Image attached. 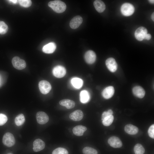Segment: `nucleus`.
Returning <instances> with one entry per match:
<instances>
[{
	"mask_svg": "<svg viewBox=\"0 0 154 154\" xmlns=\"http://www.w3.org/2000/svg\"><path fill=\"white\" fill-rule=\"evenodd\" d=\"M38 87L41 92L44 94L49 93L51 89L50 83L45 80H41L39 82Z\"/></svg>",
	"mask_w": 154,
	"mask_h": 154,
	"instance_id": "39448f33",
	"label": "nucleus"
},
{
	"mask_svg": "<svg viewBox=\"0 0 154 154\" xmlns=\"http://www.w3.org/2000/svg\"><path fill=\"white\" fill-rule=\"evenodd\" d=\"M8 1L10 2H11L14 4H16L18 2V0H8Z\"/></svg>",
	"mask_w": 154,
	"mask_h": 154,
	"instance_id": "f704fd0d",
	"label": "nucleus"
},
{
	"mask_svg": "<svg viewBox=\"0 0 154 154\" xmlns=\"http://www.w3.org/2000/svg\"><path fill=\"white\" fill-rule=\"evenodd\" d=\"M121 11L123 15L128 16L133 14L135 11V8L131 4L129 3H125L121 6Z\"/></svg>",
	"mask_w": 154,
	"mask_h": 154,
	"instance_id": "f03ea898",
	"label": "nucleus"
},
{
	"mask_svg": "<svg viewBox=\"0 0 154 154\" xmlns=\"http://www.w3.org/2000/svg\"><path fill=\"white\" fill-rule=\"evenodd\" d=\"M114 89L113 87L110 86L106 88L102 92L103 97L105 99H108L111 98L114 93Z\"/></svg>",
	"mask_w": 154,
	"mask_h": 154,
	"instance_id": "2eb2a0df",
	"label": "nucleus"
},
{
	"mask_svg": "<svg viewBox=\"0 0 154 154\" xmlns=\"http://www.w3.org/2000/svg\"><path fill=\"white\" fill-rule=\"evenodd\" d=\"M106 64L108 69L111 72L116 71L117 69V65L115 59L113 58H109L106 60Z\"/></svg>",
	"mask_w": 154,
	"mask_h": 154,
	"instance_id": "9d476101",
	"label": "nucleus"
},
{
	"mask_svg": "<svg viewBox=\"0 0 154 154\" xmlns=\"http://www.w3.org/2000/svg\"><path fill=\"white\" fill-rule=\"evenodd\" d=\"M48 5L54 11L58 13L64 11L66 7L65 3L60 0L50 1L48 3Z\"/></svg>",
	"mask_w": 154,
	"mask_h": 154,
	"instance_id": "f257e3e1",
	"label": "nucleus"
},
{
	"mask_svg": "<svg viewBox=\"0 0 154 154\" xmlns=\"http://www.w3.org/2000/svg\"><path fill=\"white\" fill-rule=\"evenodd\" d=\"M87 129V127L85 126L78 125L73 128L72 131L75 135L77 136H81Z\"/></svg>",
	"mask_w": 154,
	"mask_h": 154,
	"instance_id": "6ab92c4d",
	"label": "nucleus"
},
{
	"mask_svg": "<svg viewBox=\"0 0 154 154\" xmlns=\"http://www.w3.org/2000/svg\"><path fill=\"white\" fill-rule=\"evenodd\" d=\"M66 70L63 66L58 65L55 67L52 70L53 75L57 78L63 77L66 74Z\"/></svg>",
	"mask_w": 154,
	"mask_h": 154,
	"instance_id": "0eeeda50",
	"label": "nucleus"
},
{
	"mask_svg": "<svg viewBox=\"0 0 154 154\" xmlns=\"http://www.w3.org/2000/svg\"></svg>",
	"mask_w": 154,
	"mask_h": 154,
	"instance_id": "4c0bfd02",
	"label": "nucleus"
},
{
	"mask_svg": "<svg viewBox=\"0 0 154 154\" xmlns=\"http://www.w3.org/2000/svg\"><path fill=\"white\" fill-rule=\"evenodd\" d=\"M84 58L86 62L88 64H91L95 61L96 55L95 52L92 50H89L85 53Z\"/></svg>",
	"mask_w": 154,
	"mask_h": 154,
	"instance_id": "9b49d317",
	"label": "nucleus"
},
{
	"mask_svg": "<svg viewBox=\"0 0 154 154\" xmlns=\"http://www.w3.org/2000/svg\"><path fill=\"white\" fill-rule=\"evenodd\" d=\"M84 116L82 112L80 110H77L71 113L69 115V118L71 120L78 121L82 120Z\"/></svg>",
	"mask_w": 154,
	"mask_h": 154,
	"instance_id": "4468645a",
	"label": "nucleus"
},
{
	"mask_svg": "<svg viewBox=\"0 0 154 154\" xmlns=\"http://www.w3.org/2000/svg\"><path fill=\"white\" fill-rule=\"evenodd\" d=\"M25 121V117L23 114H21L18 115L15 118V122L17 126L22 125Z\"/></svg>",
	"mask_w": 154,
	"mask_h": 154,
	"instance_id": "b1692460",
	"label": "nucleus"
},
{
	"mask_svg": "<svg viewBox=\"0 0 154 154\" xmlns=\"http://www.w3.org/2000/svg\"><path fill=\"white\" fill-rule=\"evenodd\" d=\"M151 38V35L147 33V34L146 35L144 39L149 40H150Z\"/></svg>",
	"mask_w": 154,
	"mask_h": 154,
	"instance_id": "72a5a7b5",
	"label": "nucleus"
},
{
	"mask_svg": "<svg viewBox=\"0 0 154 154\" xmlns=\"http://www.w3.org/2000/svg\"><path fill=\"white\" fill-rule=\"evenodd\" d=\"M36 118L38 123L40 124L46 123L48 121L49 119L47 114L42 111L37 112L36 115Z\"/></svg>",
	"mask_w": 154,
	"mask_h": 154,
	"instance_id": "6e6552de",
	"label": "nucleus"
},
{
	"mask_svg": "<svg viewBox=\"0 0 154 154\" xmlns=\"http://www.w3.org/2000/svg\"><path fill=\"white\" fill-rule=\"evenodd\" d=\"M15 137L11 133L7 132L3 135V142L5 145L8 147H11L15 144Z\"/></svg>",
	"mask_w": 154,
	"mask_h": 154,
	"instance_id": "7ed1b4c3",
	"label": "nucleus"
},
{
	"mask_svg": "<svg viewBox=\"0 0 154 154\" xmlns=\"http://www.w3.org/2000/svg\"><path fill=\"white\" fill-rule=\"evenodd\" d=\"M72 85L75 88L77 89L80 88L83 84V81L82 79L78 78H74L71 80Z\"/></svg>",
	"mask_w": 154,
	"mask_h": 154,
	"instance_id": "5701e85b",
	"label": "nucleus"
},
{
	"mask_svg": "<svg viewBox=\"0 0 154 154\" xmlns=\"http://www.w3.org/2000/svg\"><path fill=\"white\" fill-rule=\"evenodd\" d=\"M154 13H153L152 15H151V18L152 19V20L153 21H154Z\"/></svg>",
	"mask_w": 154,
	"mask_h": 154,
	"instance_id": "c9c22d12",
	"label": "nucleus"
},
{
	"mask_svg": "<svg viewBox=\"0 0 154 154\" xmlns=\"http://www.w3.org/2000/svg\"><path fill=\"white\" fill-rule=\"evenodd\" d=\"M18 2L21 6L25 7H28L30 6L32 2L30 0H19Z\"/></svg>",
	"mask_w": 154,
	"mask_h": 154,
	"instance_id": "c756f323",
	"label": "nucleus"
},
{
	"mask_svg": "<svg viewBox=\"0 0 154 154\" xmlns=\"http://www.w3.org/2000/svg\"><path fill=\"white\" fill-rule=\"evenodd\" d=\"M134 151L135 154H144L145 150L142 145L137 143L134 147Z\"/></svg>",
	"mask_w": 154,
	"mask_h": 154,
	"instance_id": "393cba45",
	"label": "nucleus"
},
{
	"mask_svg": "<svg viewBox=\"0 0 154 154\" xmlns=\"http://www.w3.org/2000/svg\"><path fill=\"white\" fill-rule=\"evenodd\" d=\"M124 130L127 133L131 135L136 134L139 131V129L136 126L131 124L126 125L124 127Z\"/></svg>",
	"mask_w": 154,
	"mask_h": 154,
	"instance_id": "a211bd4d",
	"label": "nucleus"
},
{
	"mask_svg": "<svg viewBox=\"0 0 154 154\" xmlns=\"http://www.w3.org/2000/svg\"><path fill=\"white\" fill-rule=\"evenodd\" d=\"M114 119V117L112 115L108 116L102 120V123L104 126H109L112 123Z\"/></svg>",
	"mask_w": 154,
	"mask_h": 154,
	"instance_id": "a878e982",
	"label": "nucleus"
},
{
	"mask_svg": "<svg viewBox=\"0 0 154 154\" xmlns=\"http://www.w3.org/2000/svg\"><path fill=\"white\" fill-rule=\"evenodd\" d=\"M45 147V143L40 139H37L33 142V149L35 152L40 151L44 149Z\"/></svg>",
	"mask_w": 154,
	"mask_h": 154,
	"instance_id": "ddd939ff",
	"label": "nucleus"
},
{
	"mask_svg": "<svg viewBox=\"0 0 154 154\" xmlns=\"http://www.w3.org/2000/svg\"><path fill=\"white\" fill-rule=\"evenodd\" d=\"M110 116L107 111H105L103 112L102 116V120L107 116Z\"/></svg>",
	"mask_w": 154,
	"mask_h": 154,
	"instance_id": "473e14b6",
	"label": "nucleus"
},
{
	"mask_svg": "<svg viewBox=\"0 0 154 154\" xmlns=\"http://www.w3.org/2000/svg\"><path fill=\"white\" fill-rule=\"evenodd\" d=\"M84 154H98L97 151L92 147H84L82 150Z\"/></svg>",
	"mask_w": 154,
	"mask_h": 154,
	"instance_id": "bb28decb",
	"label": "nucleus"
},
{
	"mask_svg": "<svg viewBox=\"0 0 154 154\" xmlns=\"http://www.w3.org/2000/svg\"><path fill=\"white\" fill-rule=\"evenodd\" d=\"M56 48V45L53 42H51L45 45L42 48V50L44 52L50 54L53 52Z\"/></svg>",
	"mask_w": 154,
	"mask_h": 154,
	"instance_id": "f3484780",
	"label": "nucleus"
},
{
	"mask_svg": "<svg viewBox=\"0 0 154 154\" xmlns=\"http://www.w3.org/2000/svg\"><path fill=\"white\" fill-rule=\"evenodd\" d=\"M90 97L89 93L86 90H84L81 92L80 95V100L82 103H86L88 102Z\"/></svg>",
	"mask_w": 154,
	"mask_h": 154,
	"instance_id": "4be33fe9",
	"label": "nucleus"
},
{
	"mask_svg": "<svg viewBox=\"0 0 154 154\" xmlns=\"http://www.w3.org/2000/svg\"><path fill=\"white\" fill-rule=\"evenodd\" d=\"M132 92L136 97L140 98H143L145 94V91L144 89L140 86H136L132 89Z\"/></svg>",
	"mask_w": 154,
	"mask_h": 154,
	"instance_id": "dca6fc26",
	"label": "nucleus"
},
{
	"mask_svg": "<svg viewBox=\"0 0 154 154\" xmlns=\"http://www.w3.org/2000/svg\"><path fill=\"white\" fill-rule=\"evenodd\" d=\"M60 104L65 107L67 109H71L73 108L75 106V102L69 99H64L60 101Z\"/></svg>",
	"mask_w": 154,
	"mask_h": 154,
	"instance_id": "412c9836",
	"label": "nucleus"
},
{
	"mask_svg": "<svg viewBox=\"0 0 154 154\" xmlns=\"http://www.w3.org/2000/svg\"><path fill=\"white\" fill-rule=\"evenodd\" d=\"M83 19L81 17L78 15L74 17L70 23V27L72 29H75L78 28L82 24Z\"/></svg>",
	"mask_w": 154,
	"mask_h": 154,
	"instance_id": "f8f14e48",
	"label": "nucleus"
},
{
	"mask_svg": "<svg viewBox=\"0 0 154 154\" xmlns=\"http://www.w3.org/2000/svg\"><path fill=\"white\" fill-rule=\"evenodd\" d=\"M68 151L65 148L62 147H58L52 151V154H68Z\"/></svg>",
	"mask_w": 154,
	"mask_h": 154,
	"instance_id": "c85d7f7f",
	"label": "nucleus"
},
{
	"mask_svg": "<svg viewBox=\"0 0 154 154\" xmlns=\"http://www.w3.org/2000/svg\"><path fill=\"white\" fill-rule=\"evenodd\" d=\"M8 27L7 25L3 21H0V34H4L7 31Z\"/></svg>",
	"mask_w": 154,
	"mask_h": 154,
	"instance_id": "cd10ccee",
	"label": "nucleus"
},
{
	"mask_svg": "<svg viewBox=\"0 0 154 154\" xmlns=\"http://www.w3.org/2000/svg\"><path fill=\"white\" fill-rule=\"evenodd\" d=\"M94 5L96 10L99 13L103 12L106 9L104 3L101 0L95 1L94 2Z\"/></svg>",
	"mask_w": 154,
	"mask_h": 154,
	"instance_id": "aec40b11",
	"label": "nucleus"
},
{
	"mask_svg": "<svg viewBox=\"0 0 154 154\" xmlns=\"http://www.w3.org/2000/svg\"><path fill=\"white\" fill-rule=\"evenodd\" d=\"M108 143L111 147L114 148H120L122 145V143L120 139L115 136L109 138L108 140Z\"/></svg>",
	"mask_w": 154,
	"mask_h": 154,
	"instance_id": "1a4fd4ad",
	"label": "nucleus"
},
{
	"mask_svg": "<svg viewBox=\"0 0 154 154\" xmlns=\"http://www.w3.org/2000/svg\"><path fill=\"white\" fill-rule=\"evenodd\" d=\"M147 33V31L146 28L141 27L136 30L135 33V36L137 40L141 41L145 38Z\"/></svg>",
	"mask_w": 154,
	"mask_h": 154,
	"instance_id": "423d86ee",
	"label": "nucleus"
},
{
	"mask_svg": "<svg viewBox=\"0 0 154 154\" xmlns=\"http://www.w3.org/2000/svg\"><path fill=\"white\" fill-rule=\"evenodd\" d=\"M12 62L13 67L18 70L23 69L26 66L25 60L18 56L14 57L12 59Z\"/></svg>",
	"mask_w": 154,
	"mask_h": 154,
	"instance_id": "20e7f679",
	"label": "nucleus"
},
{
	"mask_svg": "<svg viewBox=\"0 0 154 154\" xmlns=\"http://www.w3.org/2000/svg\"><path fill=\"white\" fill-rule=\"evenodd\" d=\"M149 136L152 138H154V125H151L149 128L148 131Z\"/></svg>",
	"mask_w": 154,
	"mask_h": 154,
	"instance_id": "2f4dec72",
	"label": "nucleus"
},
{
	"mask_svg": "<svg viewBox=\"0 0 154 154\" xmlns=\"http://www.w3.org/2000/svg\"><path fill=\"white\" fill-rule=\"evenodd\" d=\"M7 120V117L6 115L3 114H0V125H4Z\"/></svg>",
	"mask_w": 154,
	"mask_h": 154,
	"instance_id": "7c9ffc66",
	"label": "nucleus"
},
{
	"mask_svg": "<svg viewBox=\"0 0 154 154\" xmlns=\"http://www.w3.org/2000/svg\"><path fill=\"white\" fill-rule=\"evenodd\" d=\"M149 2L152 4H153L154 3V0H149Z\"/></svg>",
	"mask_w": 154,
	"mask_h": 154,
	"instance_id": "e433bc0d",
	"label": "nucleus"
}]
</instances>
